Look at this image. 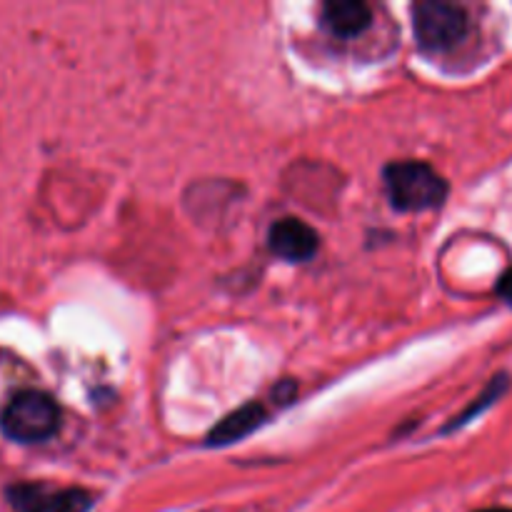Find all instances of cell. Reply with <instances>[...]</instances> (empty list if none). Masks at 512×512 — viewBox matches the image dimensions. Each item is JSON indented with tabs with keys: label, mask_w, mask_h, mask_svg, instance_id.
<instances>
[{
	"label": "cell",
	"mask_w": 512,
	"mask_h": 512,
	"mask_svg": "<svg viewBox=\"0 0 512 512\" xmlns=\"http://www.w3.org/2000/svg\"><path fill=\"white\" fill-rule=\"evenodd\" d=\"M495 295H498L508 308H512V265L500 275L498 283H495Z\"/></svg>",
	"instance_id": "obj_10"
},
{
	"label": "cell",
	"mask_w": 512,
	"mask_h": 512,
	"mask_svg": "<svg viewBox=\"0 0 512 512\" xmlns=\"http://www.w3.org/2000/svg\"><path fill=\"white\" fill-rule=\"evenodd\" d=\"M265 420V408L258 403H248L240 410L230 413L213 433L208 435V445H230L243 440L245 435L253 433L255 428H260Z\"/></svg>",
	"instance_id": "obj_6"
},
{
	"label": "cell",
	"mask_w": 512,
	"mask_h": 512,
	"mask_svg": "<svg viewBox=\"0 0 512 512\" xmlns=\"http://www.w3.org/2000/svg\"><path fill=\"white\" fill-rule=\"evenodd\" d=\"M268 245L278 258L303 263V260L313 258L315 250H318V235L303 220L283 218L270 228Z\"/></svg>",
	"instance_id": "obj_4"
},
{
	"label": "cell",
	"mask_w": 512,
	"mask_h": 512,
	"mask_svg": "<svg viewBox=\"0 0 512 512\" xmlns=\"http://www.w3.org/2000/svg\"><path fill=\"white\" fill-rule=\"evenodd\" d=\"M385 188L398 210H430L438 208L448 198V180L428 163L420 160H403L385 170Z\"/></svg>",
	"instance_id": "obj_1"
},
{
	"label": "cell",
	"mask_w": 512,
	"mask_h": 512,
	"mask_svg": "<svg viewBox=\"0 0 512 512\" xmlns=\"http://www.w3.org/2000/svg\"><path fill=\"white\" fill-rule=\"evenodd\" d=\"M413 30L425 53H448L468 38V10L455 3L423 0L413 5Z\"/></svg>",
	"instance_id": "obj_2"
},
{
	"label": "cell",
	"mask_w": 512,
	"mask_h": 512,
	"mask_svg": "<svg viewBox=\"0 0 512 512\" xmlns=\"http://www.w3.org/2000/svg\"><path fill=\"white\" fill-rule=\"evenodd\" d=\"M58 423V405L40 390H23L13 395L0 413V428L18 443H43L58 430Z\"/></svg>",
	"instance_id": "obj_3"
},
{
	"label": "cell",
	"mask_w": 512,
	"mask_h": 512,
	"mask_svg": "<svg viewBox=\"0 0 512 512\" xmlns=\"http://www.w3.org/2000/svg\"><path fill=\"white\" fill-rule=\"evenodd\" d=\"M475 512H512V508H503V505H495V508H483Z\"/></svg>",
	"instance_id": "obj_11"
},
{
	"label": "cell",
	"mask_w": 512,
	"mask_h": 512,
	"mask_svg": "<svg viewBox=\"0 0 512 512\" xmlns=\"http://www.w3.org/2000/svg\"><path fill=\"white\" fill-rule=\"evenodd\" d=\"M90 505H93V498H90L85 490H63V493L50 495L48 512H88Z\"/></svg>",
	"instance_id": "obj_9"
},
{
	"label": "cell",
	"mask_w": 512,
	"mask_h": 512,
	"mask_svg": "<svg viewBox=\"0 0 512 512\" xmlns=\"http://www.w3.org/2000/svg\"><path fill=\"white\" fill-rule=\"evenodd\" d=\"M510 388H512L510 373H498L495 378H490V383L485 385L483 393H480L478 398H475L473 403H470L468 408L458 415V418H453V423L445 428V433H453V430L465 428V425L473 423L475 418H480L483 413H488L490 408H495V405H498L500 400L510 393Z\"/></svg>",
	"instance_id": "obj_7"
},
{
	"label": "cell",
	"mask_w": 512,
	"mask_h": 512,
	"mask_svg": "<svg viewBox=\"0 0 512 512\" xmlns=\"http://www.w3.org/2000/svg\"><path fill=\"white\" fill-rule=\"evenodd\" d=\"M373 13L358 0H335L323 8V25L338 38H353L370 28Z\"/></svg>",
	"instance_id": "obj_5"
},
{
	"label": "cell",
	"mask_w": 512,
	"mask_h": 512,
	"mask_svg": "<svg viewBox=\"0 0 512 512\" xmlns=\"http://www.w3.org/2000/svg\"><path fill=\"white\" fill-rule=\"evenodd\" d=\"M10 503L15 512H48L50 495L40 485H18L10 490Z\"/></svg>",
	"instance_id": "obj_8"
}]
</instances>
